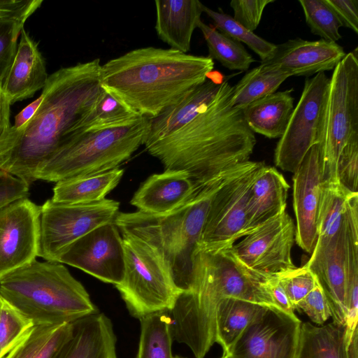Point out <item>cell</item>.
Returning a JSON list of instances; mask_svg holds the SVG:
<instances>
[{
    "mask_svg": "<svg viewBox=\"0 0 358 358\" xmlns=\"http://www.w3.org/2000/svg\"><path fill=\"white\" fill-rule=\"evenodd\" d=\"M264 165L262 162L248 160L234 168L211 199L199 248H228L244 237L250 187Z\"/></svg>",
    "mask_w": 358,
    "mask_h": 358,
    "instance_id": "30bf717a",
    "label": "cell"
},
{
    "mask_svg": "<svg viewBox=\"0 0 358 358\" xmlns=\"http://www.w3.org/2000/svg\"><path fill=\"white\" fill-rule=\"evenodd\" d=\"M233 86L222 82L216 96L187 122L161 138L145 141L147 152L164 169L181 170L204 186L249 160L256 144L241 109L233 107Z\"/></svg>",
    "mask_w": 358,
    "mask_h": 358,
    "instance_id": "7a4b0ae2",
    "label": "cell"
},
{
    "mask_svg": "<svg viewBox=\"0 0 358 358\" xmlns=\"http://www.w3.org/2000/svg\"><path fill=\"white\" fill-rule=\"evenodd\" d=\"M336 13L342 27L358 33V1L357 0H326Z\"/></svg>",
    "mask_w": 358,
    "mask_h": 358,
    "instance_id": "b9f144b4",
    "label": "cell"
},
{
    "mask_svg": "<svg viewBox=\"0 0 358 358\" xmlns=\"http://www.w3.org/2000/svg\"><path fill=\"white\" fill-rule=\"evenodd\" d=\"M293 90L275 92L242 109L245 122L255 133L269 138H280L285 131L294 110Z\"/></svg>",
    "mask_w": 358,
    "mask_h": 358,
    "instance_id": "cb8c5ba5",
    "label": "cell"
},
{
    "mask_svg": "<svg viewBox=\"0 0 358 358\" xmlns=\"http://www.w3.org/2000/svg\"><path fill=\"white\" fill-rule=\"evenodd\" d=\"M310 31L327 41L336 43L341 38V22L326 0L299 1Z\"/></svg>",
    "mask_w": 358,
    "mask_h": 358,
    "instance_id": "d590c367",
    "label": "cell"
},
{
    "mask_svg": "<svg viewBox=\"0 0 358 358\" xmlns=\"http://www.w3.org/2000/svg\"><path fill=\"white\" fill-rule=\"evenodd\" d=\"M0 296L34 325L71 323L98 312L63 264L36 259L0 280Z\"/></svg>",
    "mask_w": 358,
    "mask_h": 358,
    "instance_id": "5b68a950",
    "label": "cell"
},
{
    "mask_svg": "<svg viewBox=\"0 0 358 358\" xmlns=\"http://www.w3.org/2000/svg\"><path fill=\"white\" fill-rule=\"evenodd\" d=\"M265 306H268L233 297L221 301L216 314L215 343L222 348L223 355Z\"/></svg>",
    "mask_w": 358,
    "mask_h": 358,
    "instance_id": "f546056e",
    "label": "cell"
},
{
    "mask_svg": "<svg viewBox=\"0 0 358 358\" xmlns=\"http://www.w3.org/2000/svg\"><path fill=\"white\" fill-rule=\"evenodd\" d=\"M234 244L236 259L251 271L275 275L296 268L292 259L295 225L285 211L265 222Z\"/></svg>",
    "mask_w": 358,
    "mask_h": 358,
    "instance_id": "5bb4252c",
    "label": "cell"
},
{
    "mask_svg": "<svg viewBox=\"0 0 358 358\" xmlns=\"http://www.w3.org/2000/svg\"><path fill=\"white\" fill-rule=\"evenodd\" d=\"M268 276L245 267L231 248L206 250L197 247L188 293L203 292L222 299L238 298L275 307L266 286Z\"/></svg>",
    "mask_w": 358,
    "mask_h": 358,
    "instance_id": "9c48e42d",
    "label": "cell"
},
{
    "mask_svg": "<svg viewBox=\"0 0 358 358\" xmlns=\"http://www.w3.org/2000/svg\"><path fill=\"white\" fill-rule=\"evenodd\" d=\"M71 337L55 358H117L110 320L99 312L73 322Z\"/></svg>",
    "mask_w": 358,
    "mask_h": 358,
    "instance_id": "44dd1931",
    "label": "cell"
},
{
    "mask_svg": "<svg viewBox=\"0 0 358 358\" xmlns=\"http://www.w3.org/2000/svg\"><path fill=\"white\" fill-rule=\"evenodd\" d=\"M174 358H185V357L177 355V356H175Z\"/></svg>",
    "mask_w": 358,
    "mask_h": 358,
    "instance_id": "c3c4849f",
    "label": "cell"
},
{
    "mask_svg": "<svg viewBox=\"0 0 358 358\" xmlns=\"http://www.w3.org/2000/svg\"><path fill=\"white\" fill-rule=\"evenodd\" d=\"M148 118L115 127L80 133L37 171L36 180L55 182L115 168L143 145Z\"/></svg>",
    "mask_w": 358,
    "mask_h": 358,
    "instance_id": "8992f818",
    "label": "cell"
},
{
    "mask_svg": "<svg viewBox=\"0 0 358 358\" xmlns=\"http://www.w3.org/2000/svg\"><path fill=\"white\" fill-rule=\"evenodd\" d=\"M301 323L295 314L265 306L224 355L230 358H296Z\"/></svg>",
    "mask_w": 358,
    "mask_h": 358,
    "instance_id": "4fadbf2b",
    "label": "cell"
},
{
    "mask_svg": "<svg viewBox=\"0 0 358 358\" xmlns=\"http://www.w3.org/2000/svg\"><path fill=\"white\" fill-rule=\"evenodd\" d=\"M99 58L63 67L48 76L42 102L20 129L0 135V170L29 185L38 169L81 133L82 124L104 89Z\"/></svg>",
    "mask_w": 358,
    "mask_h": 358,
    "instance_id": "6da1fadb",
    "label": "cell"
},
{
    "mask_svg": "<svg viewBox=\"0 0 358 358\" xmlns=\"http://www.w3.org/2000/svg\"><path fill=\"white\" fill-rule=\"evenodd\" d=\"M357 329L353 332L351 341L348 348V358H358V337Z\"/></svg>",
    "mask_w": 358,
    "mask_h": 358,
    "instance_id": "bcb514c9",
    "label": "cell"
},
{
    "mask_svg": "<svg viewBox=\"0 0 358 358\" xmlns=\"http://www.w3.org/2000/svg\"><path fill=\"white\" fill-rule=\"evenodd\" d=\"M330 78L320 73L307 78L283 135L274 152L275 164L294 173L310 148L320 143Z\"/></svg>",
    "mask_w": 358,
    "mask_h": 358,
    "instance_id": "7c38bea8",
    "label": "cell"
},
{
    "mask_svg": "<svg viewBox=\"0 0 358 358\" xmlns=\"http://www.w3.org/2000/svg\"><path fill=\"white\" fill-rule=\"evenodd\" d=\"M33 326L31 320L2 299L0 305V358H3Z\"/></svg>",
    "mask_w": 358,
    "mask_h": 358,
    "instance_id": "8d00e7d4",
    "label": "cell"
},
{
    "mask_svg": "<svg viewBox=\"0 0 358 358\" xmlns=\"http://www.w3.org/2000/svg\"><path fill=\"white\" fill-rule=\"evenodd\" d=\"M120 203L105 199L90 203H64L47 200L41 206L39 257L58 262L73 242L103 224L113 222Z\"/></svg>",
    "mask_w": 358,
    "mask_h": 358,
    "instance_id": "8fae6325",
    "label": "cell"
},
{
    "mask_svg": "<svg viewBox=\"0 0 358 358\" xmlns=\"http://www.w3.org/2000/svg\"><path fill=\"white\" fill-rule=\"evenodd\" d=\"M29 185L0 170V209L16 200L28 198Z\"/></svg>",
    "mask_w": 358,
    "mask_h": 358,
    "instance_id": "60d3db41",
    "label": "cell"
},
{
    "mask_svg": "<svg viewBox=\"0 0 358 358\" xmlns=\"http://www.w3.org/2000/svg\"><path fill=\"white\" fill-rule=\"evenodd\" d=\"M273 0H233L230 6L233 18L247 29L254 31L259 24L265 8Z\"/></svg>",
    "mask_w": 358,
    "mask_h": 358,
    "instance_id": "ab89813d",
    "label": "cell"
},
{
    "mask_svg": "<svg viewBox=\"0 0 358 358\" xmlns=\"http://www.w3.org/2000/svg\"><path fill=\"white\" fill-rule=\"evenodd\" d=\"M203 12L213 20L217 31L240 43H245L260 57L262 62L269 59L273 55L276 49L275 44L247 29L231 15L213 10L204 5Z\"/></svg>",
    "mask_w": 358,
    "mask_h": 358,
    "instance_id": "e575fe53",
    "label": "cell"
},
{
    "mask_svg": "<svg viewBox=\"0 0 358 358\" xmlns=\"http://www.w3.org/2000/svg\"><path fill=\"white\" fill-rule=\"evenodd\" d=\"M41 206L28 198L0 209V280L39 257Z\"/></svg>",
    "mask_w": 358,
    "mask_h": 358,
    "instance_id": "9a60e30c",
    "label": "cell"
},
{
    "mask_svg": "<svg viewBox=\"0 0 358 358\" xmlns=\"http://www.w3.org/2000/svg\"><path fill=\"white\" fill-rule=\"evenodd\" d=\"M124 170L120 167L104 172L76 176L56 182L53 201L64 203H90L105 199L120 182Z\"/></svg>",
    "mask_w": 358,
    "mask_h": 358,
    "instance_id": "d4e9b609",
    "label": "cell"
},
{
    "mask_svg": "<svg viewBox=\"0 0 358 358\" xmlns=\"http://www.w3.org/2000/svg\"><path fill=\"white\" fill-rule=\"evenodd\" d=\"M266 286L276 308L287 313L294 314V308L283 287L279 282L277 274L268 276L266 280Z\"/></svg>",
    "mask_w": 358,
    "mask_h": 358,
    "instance_id": "7bdbcfd3",
    "label": "cell"
},
{
    "mask_svg": "<svg viewBox=\"0 0 358 358\" xmlns=\"http://www.w3.org/2000/svg\"><path fill=\"white\" fill-rule=\"evenodd\" d=\"M142 117L104 90L84 120L81 132L122 126Z\"/></svg>",
    "mask_w": 358,
    "mask_h": 358,
    "instance_id": "836d02e7",
    "label": "cell"
},
{
    "mask_svg": "<svg viewBox=\"0 0 358 358\" xmlns=\"http://www.w3.org/2000/svg\"><path fill=\"white\" fill-rule=\"evenodd\" d=\"M305 313L315 324L322 325L331 316V311L326 293L320 282L300 301L295 310Z\"/></svg>",
    "mask_w": 358,
    "mask_h": 358,
    "instance_id": "f35d334b",
    "label": "cell"
},
{
    "mask_svg": "<svg viewBox=\"0 0 358 358\" xmlns=\"http://www.w3.org/2000/svg\"><path fill=\"white\" fill-rule=\"evenodd\" d=\"M155 3L157 36L170 48L187 53L203 4L198 0H157Z\"/></svg>",
    "mask_w": 358,
    "mask_h": 358,
    "instance_id": "603a6c76",
    "label": "cell"
},
{
    "mask_svg": "<svg viewBox=\"0 0 358 358\" xmlns=\"http://www.w3.org/2000/svg\"><path fill=\"white\" fill-rule=\"evenodd\" d=\"M345 55L337 43L296 38L276 45L272 57L262 63L275 66L289 77H309L334 70Z\"/></svg>",
    "mask_w": 358,
    "mask_h": 358,
    "instance_id": "ac0fdd59",
    "label": "cell"
},
{
    "mask_svg": "<svg viewBox=\"0 0 358 358\" xmlns=\"http://www.w3.org/2000/svg\"><path fill=\"white\" fill-rule=\"evenodd\" d=\"M221 358H230V357L227 355H223V356Z\"/></svg>",
    "mask_w": 358,
    "mask_h": 358,
    "instance_id": "7dc6e473",
    "label": "cell"
},
{
    "mask_svg": "<svg viewBox=\"0 0 358 358\" xmlns=\"http://www.w3.org/2000/svg\"><path fill=\"white\" fill-rule=\"evenodd\" d=\"M350 192L338 182L324 181L317 221V239L309 260L319 257L341 229Z\"/></svg>",
    "mask_w": 358,
    "mask_h": 358,
    "instance_id": "4316f807",
    "label": "cell"
},
{
    "mask_svg": "<svg viewBox=\"0 0 358 358\" xmlns=\"http://www.w3.org/2000/svg\"><path fill=\"white\" fill-rule=\"evenodd\" d=\"M289 189L283 175L275 168L264 165L257 171L248 200L245 236L286 211Z\"/></svg>",
    "mask_w": 358,
    "mask_h": 358,
    "instance_id": "7402d4cb",
    "label": "cell"
},
{
    "mask_svg": "<svg viewBox=\"0 0 358 358\" xmlns=\"http://www.w3.org/2000/svg\"><path fill=\"white\" fill-rule=\"evenodd\" d=\"M277 276L294 310L296 303L315 287L319 280L316 274L306 265L278 273Z\"/></svg>",
    "mask_w": 358,
    "mask_h": 358,
    "instance_id": "74e56055",
    "label": "cell"
},
{
    "mask_svg": "<svg viewBox=\"0 0 358 358\" xmlns=\"http://www.w3.org/2000/svg\"><path fill=\"white\" fill-rule=\"evenodd\" d=\"M43 0H0V85L13 63L24 23Z\"/></svg>",
    "mask_w": 358,
    "mask_h": 358,
    "instance_id": "484cf974",
    "label": "cell"
},
{
    "mask_svg": "<svg viewBox=\"0 0 358 358\" xmlns=\"http://www.w3.org/2000/svg\"><path fill=\"white\" fill-rule=\"evenodd\" d=\"M58 262L78 268L106 283L119 284L124 276L122 237L114 222L99 226L70 245Z\"/></svg>",
    "mask_w": 358,
    "mask_h": 358,
    "instance_id": "2e32d148",
    "label": "cell"
},
{
    "mask_svg": "<svg viewBox=\"0 0 358 358\" xmlns=\"http://www.w3.org/2000/svg\"><path fill=\"white\" fill-rule=\"evenodd\" d=\"M357 48L345 55L329 80L322 140L324 181L338 182L337 164L342 151L358 145Z\"/></svg>",
    "mask_w": 358,
    "mask_h": 358,
    "instance_id": "ba28073f",
    "label": "cell"
},
{
    "mask_svg": "<svg viewBox=\"0 0 358 358\" xmlns=\"http://www.w3.org/2000/svg\"><path fill=\"white\" fill-rule=\"evenodd\" d=\"M345 326L334 322L315 326L301 323L296 358H348Z\"/></svg>",
    "mask_w": 358,
    "mask_h": 358,
    "instance_id": "83f0119b",
    "label": "cell"
},
{
    "mask_svg": "<svg viewBox=\"0 0 358 358\" xmlns=\"http://www.w3.org/2000/svg\"><path fill=\"white\" fill-rule=\"evenodd\" d=\"M43 97L41 95L36 100L28 104L24 107L15 117V122L12 129H17L23 127L27 122H29L32 117L35 115L38 108H39Z\"/></svg>",
    "mask_w": 358,
    "mask_h": 358,
    "instance_id": "ee69618b",
    "label": "cell"
},
{
    "mask_svg": "<svg viewBox=\"0 0 358 358\" xmlns=\"http://www.w3.org/2000/svg\"><path fill=\"white\" fill-rule=\"evenodd\" d=\"M289 77L276 67L262 63L247 72L233 86L230 104L242 110L255 101L275 92Z\"/></svg>",
    "mask_w": 358,
    "mask_h": 358,
    "instance_id": "4dcf8cb0",
    "label": "cell"
},
{
    "mask_svg": "<svg viewBox=\"0 0 358 358\" xmlns=\"http://www.w3.org/2000/svg\"><path fill=\"white\" fill-rule=\"evenodd\" d=\"M213 67L209 57L145 47L101 65V83L106 91L149 119L205 82Z\"/></svg>",
    "mask_w": 358,
    "mask_h": 358,
    "instance_id": "3957f363",
    "label": "cell"
},
{
    "mask_svg": "<svg viewBox=\"0 0 358 358\" xmlns=\"http://www.w3.org/2000/svg\"><path fill=\"white\" fill-rule=\"evenodd\" d=\"M122 235L124 271L115 285L129 313L140 319L169 311L182 293L163 257L155 248L131 235Z\"/></svg>",
    "mask_w": 358,
    "mask_h": 358,
    "instance_id": "52a82bcc",
    "label": "cell"
},
{
    "mask_svg": "<svg viewBox=\"0 0 358 358\" xmlns=\"http://www.w3.org/2000/svg\"><path fill=\"white\" fill-rule=\"evenodd\" d=\"M320 143L308 151L293 176L295 241L312 253L317 239V221L324 184Z\"/></svg>",
    "mask_w": 358,
    "mask_h": 358,
    "instance_id": "e0dca14e",
    "label": "cell"
},
{
    "mask_svg": "<svg viewBox=\"0 0 358 358\" xmlns=\"http://www.w3.org/2000/svg\"><path fill=\"white\" fill-rule=\"evenodd\" d=\"M1 301H2V298L0 296V305H1Z\"/></svg>",
    "mask_w": 358,
    "mask_h": 358,
    "instance_id": "681fc988",
    "label": "cell"
},
{
    "mask_svg": "<svg viewBox=\"0 0 358 358\" xmlns=\"http://www.w3.org/2000/svg\"><path fill=\"white\" fill-rule=\"evenodd\" d=\"M236 166L213 182L199 187L183 205L169 213L118 212L115 218L122 234L138 238L158 250L182 293L190 291L194 253L211 199Z\"/></svg>",
    "mask_w": 358,
    "mask_h": 358,
    "instance_id": "277c9868",
    "label": "cell"
},
{
    "mask_svg": "<svg viewBox=\"0 0 358 358\" xmlns=\"http://www.w3.org/2000/svg\"><path fill=\"white\" fill-rule=\"evenodd\" d=\"M20 34L14 59L2 84L11 104L43 90L49 76L37 43L24 28Z\"/></svg>",
    "mask_w": 358,
    "mask_h": 358,
    "instance_id": "ffe728a7",
    "label": "cell"
},
{
    "mask_svg": "<svg viewBox=\"0 0 358 358\" xmlns=\"http://www.w3.org/2000/svg\"><path fill=\"white\" fill-rule=\"evenodd\" d=\"M206 42L209 57L225 68L245 71L255 61L244 46L201 20L198 27Z\"/></svg>",
    "mask_w": 358,
    "mask_h": 358,
    "instance_id": "d6a6232c",
    "label": "cell"
},
{
    "mask_svg": "<svg viewBox=\"0 0 358 358\" xmlns=\"http://www.w3.org/2000/svg\"><path fill=\"white\" fill-rule=\"evenodd\" d=\"M10 102L0 85V135L10 127Z\"/></svg>",
    "mask_w": 358,
    "mask_h": 358,
    "instance_id": "f6af8a7d",
    "label": "cell"
},
{
    "mask_svg": "<svg viewBox=\"0 0 358 358\" xmlns=\"http://www.w3.org/2000/svg\"><path fill=\"white\" fill-rule=\"evenodd\" d=\"M72 331V322L34 325L3 358H55Z\"/></svg>",
    "mask_w": 358,
    "mask_h": 358,
    "instance_id": "f1b7e54d",
    "label": "cell"
},
{
    "mask_svg": "<svg viewBox=\"0 0 358 358\" xmlns=\"http://www.w3.org/2000/svg\"><path fill=\"white\" fill-rule=\"evenodd\" d=\"M199 187L185 171L164 169L151 175L135 192L130 203L145 213L164 215L183 205Z\"/></svg>",
    "mask_w": 358,
    "mask_h": 358,
    "instance_id": "d6986e66",
    "label": "cell"
},
{
    "mask_svg": "<svg viewBox=\"0 0 358 358\" xmlns=\"http://www.w3.org/2000/svg\"><path fill=\"white\" fill-rule=\"evenodd\" d=\"M141 334L135 358H174L172 355V322L169 311H159L139 319Z\"/></svg>",
    "mask_w": 358,
    "mask_h": 358,
    "instance_id": "1f68e13d",
    "label": "cell"
}]
</instances>
